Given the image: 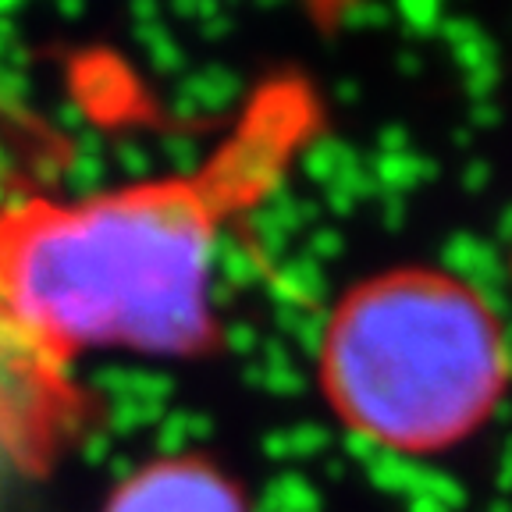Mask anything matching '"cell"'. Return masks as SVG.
<instances>
[{"mask_svg": "<svg viewBox=\"0 0 512 512\" xmlns=\"http://www.w3.org/2000/svg\"><path fill=\"white\" fill-rule=\"evenodd\" d=\"M320 125L313 82L278 75L192 168L79 200L0 203V320L64 370L82 352L210 349L217 249L285 185Z\"/></svg>", "mask_w": 512, "mask_h": 512, "instance_id": "6da1fadb", "label": "cell"}, {"mask_svg": "<svg viewBox=\"0 0 512 512\" xmlns=\"http://www.w3.org/2000/svg\"><path fill=\"white\" fill-rule=\"evenodd\" d=\"M502 320L477 288L402 267L349 288L317 352L320 392L349 431L431 456L491 420L509 388Z\"/></svg>", "mask_w": 512, "mask_h": 512, "instance_id": "7a4b0ae2", "label": "cell"}, {"mask_svg": "<svg viewBox=\"0 0 512 512\" xmlns=\"http://www.w3.org/2000/svg\"><path fill=\"white\" fill-rule=\"evenodd\" d=\"M104 512H246V498L207 459L164 456L121 480Z\"/></svg>", "mask_w": 512, "mask_h": 512, "instance_id": "3957f363", "label": "cell"}]
</instances>
